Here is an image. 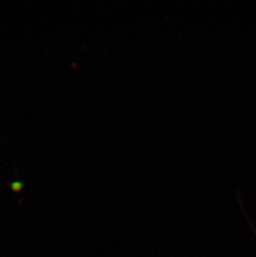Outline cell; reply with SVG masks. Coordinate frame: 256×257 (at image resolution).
Returning a JSON list of instances; mask_svg holds the SVG:
<instances>
[{
    "label": "cell",
    "instance_id": "6da1fadb",
    "mask_svg": "<svg viewBox=\"0 0 256 257\" xmlns=\"http://www.w3.org/2000/svg\"><path fill=\"white\" fill-rule=\"evenodd\" d=\"M10 188L13 190V192H20L24 188V183L20 181H15L10 184Z\"/></svg>",
    "mask_w": 256,
    "mask_h": 257
}]
</instances>
